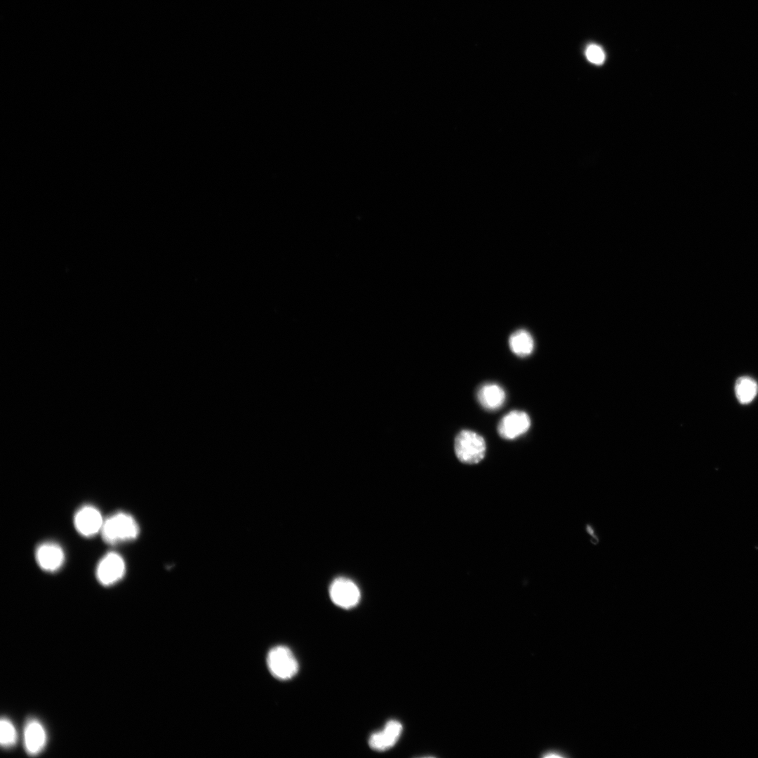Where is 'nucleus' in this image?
<instances>
[{"instance_id": "20e7f679", "label": "nucleus", "mask_w": 758, "mask_h": 758, "mask_svg": "<svg viewBox=\"0 0 758 758\" xmlns=\"http://www.w3.org/2000/svg\"><path fill=\"white\" fill-rule=\"evenodd\" d=\"M531 427V418L524 411L514 410L499 421L497 432L505 440H513L525 434Z\"/></svg>"}, {"instance_id": "423d86ee", "label": "nucleus", "mask_w": 758, "mask_h": 758, "mask_svg": "<svg viewBox=\"0 0 758 758\" xmlns=\"http://www.w3.org/2000/svg\"><path fill=\"white\" fill-rule=\"evenodd\" d=\"M329 594L335 605L347 609L355 606L360 599L358 587L347 578L335 579L331 585Z\"/></svg>"}, {"instance_id": "0eeeda50", "label": "nucleus", "mask_w": 758, "mask_h": 758, "mask_svg": "<svg viewBox=\"0 0 758 758\" xmlns=\"http://www.w3.org/2000/svg\"><path fill=\"white\" fill-rule=\"evenodd\" d=\"M74 521L78 532L85 537L95 535L101 530L104 522L99 510L91 505L80 508L76 513Z\"/></svg>"}, {"instance_id": "6e6552de", "label": "nucleus", "mask_w": 758, "mask_h": 758, "mask_svg": "<svg viewBox=\"0 0 758 758\" xmlns=\"http://www.w3.org/2000/svg\"><path fill=\"white\" fill-rule=\"evenodd\" d=\"M403 731L401 724L390 720L382 731L373 733L368 740L369 746L374 750L383 752L392 747L398 741Z\"/></svg>"}, {"instance_id": "ddd939ff", "label": "nucleus", "mask_w": 758, "mask_h": 758, "mask_svg": "<svg viewBox=\"0 0 758 758\" xmlns=\"http://www.w3.org/2000/svg\"><path fill=\"white\" fill-rule=\"evenodd\" d=\"M758 392V385L751 377H739L735 384V393L737 399L742 404L750 403Z\"/></svg>"}, {"instance_id": "f257e3e1", "label": "nucleus", "mask_w": 758, "mask_h": 758, "mask_svg": "<svg viewBox=\"0 0 758 758\" xmlns=\"http://www.w3.org/2000/svg\"><path fill=\"white\" fill-rule=\"evenodd\" d=\"M139 532V526L135 519L122 512L108 517L101 528L103 540L111 545L135 539Z\"/></svg>"}, {"instance_id": "4468645a", "label": "nucleus", "mask_w": 758, "mask_h": 758, "mask_svg": "<svg viewBox=\"0 0 758 758\" xmlns=\"http://www.w3.org/2000/svg\"><path fill=\"white\" fill-rule=\"evenodd\" d=\"M18 733L13 723L7 718H1L0 722V743L2 747L8 748L13 746L17 741Z\"/></svg>"}, {"instance_id": "39448f33", "label": "nucleus", "mask_w": 758, "mask_h": 758, "mask_svg": "<svg viewBox=\"0 0 758 758\" xmlns=\"http://www.w3.org/2000/svg\"><path fill=\"white\" fill-rule=\"evenodd\" d=\"M125 563L117 553H107L99 562L96 576L100 584L112 585L121 580L125 573Z\"/></svg>"}, {"instance_id": "9d476101", "label": "nucleus", "mask_w": 758, "mask_h": 758, "mask_svg": "<svg viewBox=\"0 0 758 758\" xmlns=\"http://www.w3.org/2000/svg\"><path fill=\"white\" fill-rule=\"evenodd\" d=\"M47 735L40 722L32 719L26 723L24 729V746L30 755L39 754L45 747Z\"/></svg>"}, {"instance_id": "f03ea898", "label": "nucleus", "mask_w": 758, "mask_h": 758, "mask_svg": "<svg viewBox=\"0 0 758 758\" xmlns=\"http://www.w3.org/2000/svg\"><path fill=\"white\" fill-rule=\"evenodd\" d=\"M486 444L482 436L470 430H463L454 440V452L463 463L474 465L484 459Z\"/></svg>"}, {"instance_id": "1a4fd4ad", "label": "nucleus", "mask_w": 758, "mask_h": 758, "mask_svg": "<svg viewBox=\"0 0 758 758\" xmlns=\"http://www.w3.org/2000/svg\"><path fill=\"white\" fill-rule=\"evenodd\" d=\"M35 557L41 568L48 572L59 569L65 560L62 549L53 543H45L39 545Z\"/></svg>"}, {"instance_id": "f8f14e48", "label": "nucleus", "mask_w": 758, "mask_h": 758, "mask_svg": "<svg viewBox=\"0 0 758 758\" xmlns=\"http://www.w3.org/2000/svg\"><path fill=\"white\" fill-rule=\"evenodd\" d=\"M509 346L513 354L519 357H526L532 353L534 341L529 332L520 329L510 335Z\"/></svg>"}, {"instance_id": "9b49d317", "label": "nucleus", "mask_w": 758, "mask_h": 758, "mask_svg": "<svg viewBox=\"0 0 758 758\" xmlns=\"http://www.w3.org/2000/svg\"><path fill=\"white\" fill-rule=\"evenodd\" d=\"M477 400L486 410L495 411L505 403L506 394L503 388L496 383L481 385L477 393Z\"/></svg>"}, {"instance_id": "2eb2a0df", "label": "nucleus", "mask_w": 758, "mask_h": 758, "mask_svg": "<svg viewBox=\"0 0 758 758\" xmlns=\"http://www.w3.org/2000/svg\"><path fill=\"white\" fill-rule=\"evenodd\" d=\"M587 60L596 65H601L604 62L605 54L602 48L595 44L590 45L585 52Z\"/></svg>"}, {"instance_id": "dca6fc26", "label": "nucleus", "mask_w": 758, "mask_h": 758, "mask_svg": "<svg viewBox=\"0 0 758 758\" xmlns=\"http://www.w3.org/2000/svg\"><path fill=\"white\" fill-rule=\"evenodd\" d=\"M586 531H587V533H588L589 535H590V536H593L594 539L595 538V539H596V540H597V541H599V540H598V538H597V537L596 536V535L594 534V530L593 527H592V526H591V525H590V524H587V526H586Z\"/></svg>"}, {"instance_id": "7ed1b4c3", "label": "nucleus", "mask_w": 758, "mask_h": 758, "mask_svg": "<svg viewBox=\"0 0 758 758\" xmlns=\"http://www.w3.org/2000/svg\"><path fill=\"white\" fill-rule=\"evenodd\" d=\"M267 664L271 674L281 680L293 677L299 667L292 651L284 646H275L269 651Z\"/></svg>"}]
</instances>
